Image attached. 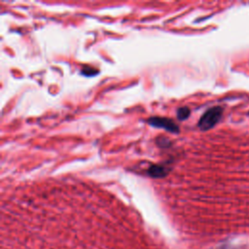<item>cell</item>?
I'll return each instance as SVG.
<instances>
[{
  "mask_svg": "<svg viewBox=\"0 0 249 249\" xmlns=\"http://www.w3.org/2000/svg\"><path fill=\"white\" fill-rule=\"evenodd\" d=\"M223 109L219 106L208 109L199 119L197 126L201 130H208L212 128L222 118Z\"/></svg>",
  "mask_w": 249,
  "mask_h": 249,
  "instance_id": "cell-1",
  "label": "cell"
},
{
  "mask_svg": "<svg viewBox=\"0 0 249 249\" xmlns=\"http://www.w3.org/2000/svg\"><path fill=\"white\" fill-rule=\"evenodd\" d=\"M148 124L152 126L163 128V129H165L167 131H170V132H173V133H178L179 130H180L178 125L172 120L167 119V118L151 117L148 120Z\"/></svg>",
  "mask_w": 249,
  "mask_h": 249,
  "instance_id": "cell-2",
  "label": "cell"
},
{
  "mask_svg": "<svg viewBox=\"0 0 249 249\" xmlns=\"http://www.w3.org/2000/svg\"><path fill=\"white\" fill-rule=\"evenodd\" d=\"M147 172L153 178H162L168 174L169 168L162 164H152Z\"/></svg>",
  "mask_w": 249,
  "mask_h": 249,
  "instance_id": "cell-3",
  "label": "cell"
},
{
  "mask_svg": "<svg viewBox=\"0 0 249 249\" xmlns=\"http://www.w3.org/2000/svg\"><path fill=\"white\" fill-rule=\"evenodd\" d=\"M191 114V111L188 107L184 106V107H180L178 110H177V118L180 120V121H184L186 120Z\"/></svg>",
  "mask_w": 249,
  "mask_h": 249,
  "instance_id": "cell-4",
  "label": "cell"
}]
</instances>
